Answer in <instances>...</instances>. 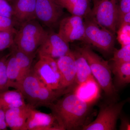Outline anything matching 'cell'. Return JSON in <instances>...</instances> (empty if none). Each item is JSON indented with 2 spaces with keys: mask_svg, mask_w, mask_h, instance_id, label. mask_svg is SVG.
Masks as SVG:
<instances>
[{
  "mask_svg": "<svg viewBox=\"0 0 130 130\" xmlns=\"http://www.w3.org/2000/svg\"><path fill=\"white\" fill-rule=\"evenodd\" d=\"M59 27L58 34L67 42L83 41L85 30L83 17L72 15L61 19Z\"/></svg>",
  "mask_w": 130,
  "mask_h": 130,
  "instance_id": "obj_11",
  "label": "cell"
},
{
  "mask_svg": "<svg viewBox=\"0 0 130 130\" xmlns=\"http://www.w3.org/2000/svg\"><path fill=\"white\" fill-rule=\"evenodd\" d=\"M47 34L37 20L23 24L18 30L13 45L19 50L29 55H36Z\"/></svg>",
  "mask_w": 130,
  "mask_h": 130,
  "instance_id": "obj_3",
  "label": "cell"
},
{
  "mask_svg": "<svg viewBox=\"0 0 130 130\" xmlns=\"http://www.w3.org/2000/svg\"><path fill=\"white\" fill-rule=\"evenodd\" d=\"M72 51L74 55L76 64L75 87L77 85L94 77L93 76L90 66L86 58L77 49Z\"/></svg>",
  "mask_w": 130,
  "mask_h": 130,
  "instance_id": "obj_17",
  "label": "cell"
},
{
  "mask_svg": "<svg viewBox=\"0 0 130 130\" xmlns=\"http://www.w3.org/2000/svg\"><path fill=\"white\" fill-rule=\"evenodd\" d=\"M91 104L79 98L73 91L65 94L49 108L64 129H77L84 125Z\"/></svg>",
  "mask_w": 130,
  "mask_h": 130,
  "instance_id": "obj_1",
  "label": "cell"
},
{
  "mask_svg": "<svg viewBox=\"0 0 130 130\" xmlns=\"http://www.w3.org/2000/svg\"><path fill=\"white\" fill-rule=\"evenodd\" d=\"M38 56L39 59L32 67L35 74L51 89L66 90L61 89V78L56 60L48 56L40 55Z\"/></svg>",
  "mask_w": 130,
  "mask_h": 130,
  "instance_id": "obj_7",
  "label": "cell"
},
{
  "mask_svg": "<svg viewBox=\"0 0 130 130\" xmlns=\"http://www.w3.org/2000/svg\"><path fill=\"white\" fill-rule=\"evenodd\" d=\"M56 60L61 78V89L71 92L75 87L76 77V64L72 50Z\"/></svg>",
  "mask_w": 130,
  "mask_h": 130,
  "instance_id": "obj_13",
  "label": "cell"
},
{
  "mask_svg": "<svg viewBox=\"0 0 130 130\" xmlns=\"http://www.w3.org/2000/svg\"><path fill=\"white\" fill-rule=\"evenodd\" d=\"M90 15L101 27L115 34L119 22L118 0H93Z\"/></svg>",
  "mask_w": 130,
  "mask_h": 130,
  "instance_id": "obj_6",
  "label": "cell"
},
{
  "mask_svg": "<svg viewBox=\"0 0 130 130\" xmlns=\"http://www.w3.org/2000/svg\"><path fill=\"white\" fill-rule=\"evenodd\" d=\"M8 1H9V0H7Z\"/></svg>",
  "mask_w": 130,
  "mask_h": 130,
  "instance_id": "obj_33",
  "label": "cell"
},
{
  "mask_svg": "<svg viewBox=\"0 0 130 130\" xmlns=\"http://www.w3.org/2000/svg\"><path fill=\"white\" fill-rule=\"evenodd\" d=\"M123 23H130V11L128 12V13H126L125 15L122 17L119 21V25H120L121 24Z\"/></svg>",
  "mask_w": 130,
  "mask_h": 130,
  "instance_id": "obj_31",
  "label": "cell"
},
{
  "mask_svg": "<svg viewBox=\"0 0 130 130\" xmlns=\"http://www.w3.org/2000/svg\"><path fill=\"white\" fill-rule=\"evenodd\" d=\"M118 2L119 21L124 15L129 12L130 0H118Z\"/></svg>",
  "mask_w": 130,
  "mask_h": 130,
  "instance_id": "obj_29",
  "label": "cell"
},
{
  "mask_svg": "<svg viewBox=\"0 0 130 130\" xmlns=\"http://www.w3.org/2000/svg\"><path fill=\"white\" fill-rule=\"evenodd\" d=\"M69 43L53 29L47 31L45 39L37 50L38 55L58 59L71 51Z\"/></svg>",
  "mask_w": 130,
  "mask_h": 130,
  "instance_id": "obj_10",
  "label": "cell"
},
{
  "mask_svg": "<svg viewBox=\"0 0 130 130\" xmlns=\"http://www.w3.org/2000/svg\"><path fill=\"white\" fill-rule=\"evenodd\" d=\"M25 130H64L55 115L42 112L32 107L26 124Z\"/></svg>",
  "mask_w": 130,
  "mask_h": 130,
  "instance_id": "obj_12",
  "label": "cell"
},
{
  "mask_svg": "<svg viewBox=\"0 0 130 130\" xmlns=\"http://www.w3.org/2000/svg\"><path fill=\"white\" fill-rule=\"evenodd\" d=\"M9 55L7 64V72L10 87L14 88L20 80V69L13 50L10 48Z\"/></svg>",
  "mask_w": 130,
  "mask_h": 130,
  "instance_id": "obj_20",
  "label": "cell"
},
{
  "mask_svg": "<svg viewBox=\"0 0 130 130\" xmlns=\"http://www.w3.org/2000/svg\"><path fill=\"white\" fill-rule=\"evenodd\" d=\"M125 101L101 106L96 119L92 123L82 127L84 130H113L116 129V123Z\"/></svg>",
  "mask_w": 130,
  "mask_h": 130,
  "instance_id": "obj_8",
  "label": "cell"
},
{
  "mask_svg": "<svg viewBox=\"0 0 130 130\" xmlns=\"http://www.w3.org/2000/svg\"><path fill=\"white\" fill-rule=\"evenodd\" d=\"M14 88L21 92L27 103L34 108L49 107L60 96L68 93L67 91L55 90L47 87L35 74L32 68Z\"/></svg>",
  "mask_w": 130,
  "mask_h": 130,
  "instance_id": "obj_2",
  "label": "cell"
},
{
  "mask_svg": "<svg viewBox=\"0 0 130 130\" xmlns=\"http://www.w3.org/2000/svg\"><path fill=\"white\" fill-rule=\"evenodd\" d=\"M63 8H65L72 15L84 18L91 11L89 0H56Z\"/></svg>",
  "mask_w": 130,
  "mask_h": 130,
  "instance_id": "obj_18",
  "label": "cell"
},
{
  "mask_svg": "<svg viewBox=\"0 0 130 130\" xmlns=\"http://www.w3.org/2000/svg\"><path fill=\"white\" fill-rule=\"evenodd\" d=\"M10 48L14 51L20 68V77L19 82L30 71L32 67V62L36 55H29L19 50L13 45Z\"/></svg>",
  "mask_w": 130,
  "mask_h": 130,
  "instance_id": "obj_21",
  "label": "cell"
},
{
  "mask_svg": "<svg viewBox=\"0 0 130 130\" xmlns=\"http://www.w3.org/2000/svg\"><path fill=\"white\" fill-rule=\"evenodd\" d=\"M84 19L85 30L82 41L104 52L110 53L112 51L116 38L115 34L100 26L90 14Z\"/></svg>",
  "mask_w": 130,
  "mask_h": 130,
  "instance_id": "obj_5",
  "label": "cell"
},
{
  "mask_svg": "<svg viewBox=\"0 0 130 130\" xmlns=\"http://www.w3.org/2000/svg\"><path fill=\"white\" fill-rule=\"evenodd\" d=\"M0 15L13 19L12 8L7 0H0Z\"/></svg>",
  "mask_w": 130,
  "mask_h": 130,
  "instance_id": "obj_28",
  "label": "cell"
},
{
  "mask_svg": "<svg viewBox=\"0 0 130 130\" xmlns=\"http://www.w3.org/2000/svg\"><path fill=\"white\" fill-rule=\"evenodd\" d=\"M100 87L95 78H91L75 86L73 92L81 100L91 104L100 96Z\"/></svg>",
  "mask_w": 130,
  "mask_h": 130,
  "instance_id": "obj_16",
  "label": "cell"
},
{
  "mask_svg": "<svg viewBox=\"0 0 130 130\" xmlns=\"http://www.w3.org/2000/svg\"><path fill=\"white\" fill-rule=\"evenodd\" d=\"M5 111L0 108V130L7 129L8 126L6 123Z\"/></svg>",
  "mask_w": 130,
  "mask_h": 130,
  "instance_id": "obj_30",
  "label": "cell"
},
{
  "mask_svg": "<svg viewBox=\"0 0 130 130\" xmlns=\"http://www.w3.org/2000/svg\"><path fill=\"white\" fill-rule=\"evenodd\" d=\"M6 54L4 51H0V59Z\"/></svg>",
  "mask_w": 130,
  "mask_h": 130,
  "instance_id": "obj_32",
  "label": "cell"
},
{
  "mask_svg": "<svg viewBox=\"0 0 130 130\" xmlns=\"http://www.w3.org/2000/svg\"><path fill=\"white\" fill-rule=\"evenodd\" d=\"M89 1H90V0H89Z\"/></svg>",
  "mask_w": 130,
  "mask_h": 130,
  "instance_id": "obj_34",
  "label": "cell"
},
{
  "mask_svg": "<svg viewBox=\"0 0 130 130\" xmlns=\"http://www.w3.org/2000/svg\"><path fill=\"white\" fill-rule=\"evenodd\" d=\"M117 40L121 47L130 43V23H123L119 26L117 31Z\"/></svg>",
  "mask_w": 130,
  "mask_h": 130,
  "instance_id": "obj_24",
  "label": "cell"
},
{
  "mask_svg": "<svg viewBox=\"0 0 130 130\" xmlns=\"http://www.w3.org/2000/svg\"><path fill=\"white\" fill-rule=\"evenodd\" d=\"M13 11V19L19 27L23 24L36 19V0H9Z\"/></svg>",
  "mask_w": 130,
  "mask_h": 130,
  "instance_id": "obj_14",
  "label": "cell"
},
{
  "mask_svg": "<svg viewBox=\"0 0 130 130\" xmlns=\"http://www.w3.org/2000/svg\"><path fill=\"white\" fill-rule=\"evenodd\" d=\"M76 49L88 61L93 76L106 95H114L116 91L112 81L111 70L108 61L98 56L88 45Z\"/></svg>",
  "mask_w": 130,
  "mask_h": 130,
  "instance_id": "obj_4",
  "label": "cell"
},
{
  "mask_svg": "<svg viewBox=\"0 0 130 130\" xmlns=\"http://www.w3.org/2000/svg\"><path fill=\"white\" fill-rule=\"evenodd\" d=\"M21 92L18 90H8L0 93V108L5 110L26 104Z\"/></svg>",
  "mask_w": 130,
  "mask_h": 130,
  "instance_id": "obj_19",
  "label": "cell"
},
{
  "mask_svg": "<svg viewBox=\"0 0 130 130\" xmlns=\"http://www.w3.org/2000/svg\"><path fill=\"white\" fill-rule=\"evenodd\" d=\"M113 64H119L130 61V43L116 50L112 59Z\"/></svg>",
  "mask_w": 130,
  "mask_h": 130,
  "instance_id": "obj_25",
  "label": "cell"
},
{
  "mask_svg": "<svg viewBox=\"0 0 130 130\" xmlns=\"http://www.w3.org/2000/svg\"><path fill=\"white\" fill-rule=\"evenodd\" d=\"M32 107L27 103L7 110L5 118L8 127L12 130H25L26 121Z\"/></svg>",
  "mask_w": 130,
  "mask_h": 130,
  "instance_id": "obj_15",
  "label": "cell"
},
{
  "mask_svg": "<svg viewBox=\"0 0 130 130\" xmlns=\"http://www.w3.org/2000/svg\"><path fill=\"white\" fill-rule=\"evenodd\" d=\"M63 8L56 0H36V19L50 29L59 23L63 14Z\"/></svg>",
  "mask_w": 130,
  "mask_h": 130,
  "instance_id": "obj_9",
  "label": "cell"
},
{
  "mask_svg": "<svg viewBox=\"0 0 130 130\" xmlns=\"http://www.w3.org/2000/svg\"><path fill=\"white\" fill-rule=\"evenodd\" d=\"M9 52L6 54L0 59V93L8 90L10 83L7 72V64Z\"/></svg>",
  "mask_w": 130,
  "mask_h": 130,
  "instance_id": "obj_23",
  "label": "cell"
},
{
  "mask_svg": "<svg viewBox=\"0 0 130 130\" xmlns=\"http://www.w3.org/2000/svg\"><path fill=\"white\" fill-rule=\"evenodd\" d=\"M17 30L0 31V51H5L12 46Z\"/></svg>",
  "mask_w": 130,
  "mask_h": 130,
  "instance_id": "obj_26",
  "label": "cell"
},
{
  "mask_svg": "<svg viewBox=\"0 0 130 130\" xmlns=\"http://www.w3.org/2000/svg\"><path fill=\"white\" fill-rule=\"evenodd\" d=\"M112 70L120 85L130 83V61L120 64H113Z\"/></svg>",
  "mask_w": 130,
  "mask_h": 130,
  "instance_id": "obj_22",
  "label": "cell"
},
{
  "mask_svg": "<svg viewBox=\"0 0 130 130\" xmlns=\"http://www.w3.org/2000/svg\"><path fill=\"white\" fill-rule=\"evenodd\" d=\"M16 26L12 19L0 15V31H17Z\"/></svg>",
  "mask_w": 130,
  "mask_h": 130,
  "instance_id": "obj_27",
  "label": "cell"
}]
</instances>
